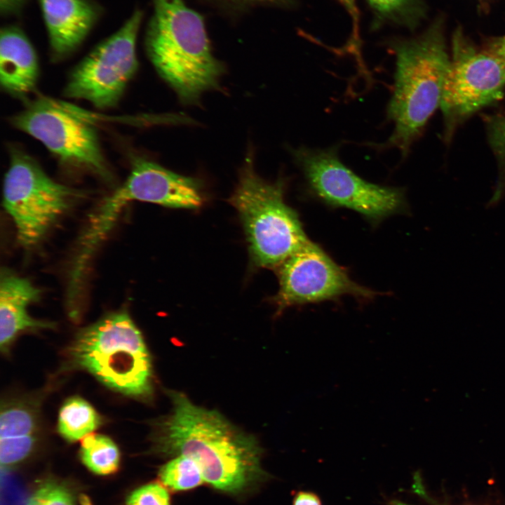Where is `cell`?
Masks as SVG:
<instances>
[{
  "instance_id": "277c9868",
  "label": "cell",
  "mask_w": 505,
  "mask_h": 505,
  "mask_svg": "<svg viewBox=\"0 0 505 505\" xmlns=\"http://www.w3.org/2000/svg\"><path fill=\"white\" fill-rule=\"evenodd\" d=\"M69 355L74 366L112 390L139 399L152 393V358L140 330L126 310L107 314L79 331Z\"/></svg>"
},
{
  "instance_id": "ffe728a7",
  "label": "cell",
  "mask_w": 505,
  "mask_h": 505,
  "mask_svg": "<svg viewBox=\"0 0 505 505\" xmlns=\"http://www.w3.org/2000/svg\"><path fill=\"white\" fill-rule=\"evenodd\" d=\"M383 20L412 29L424 15V6L420 0H366Z\"/></svg>"
},
{
  "instance_id": "8992f818",
  "label": "cell",
  "mask_w": 505,
  "mask_h": 505,
  "mask_svg": "<svg viewBox=\"0 0 505 505\" xmlns=\"http://www.w3.org/2000/svg\"><path fill=\"white\" fill-rule=\"evenodd\" d=\"M8 153L3 205L14 222L18 243L29 248L44 237L81 194L53 180L21 148L11 145Z\"/></svg>"
},
{
  "instance_id": "7a4b0ae2",
  "label": "cell",
  "mask_w": 505,
  "mask_h": 505,
  "mask_svg": "<svg viewBox=\"0 0 505 505\" xmlns=\"http://www.w3.org/2000/svg\"><path fill=\"white\" fill-rule=\"evenodd\" d=\"M146 50L160 76L184 105L217 90L224 65L213 54L203 18L183 0H152Z\"/></svg>"
},
{
  "instance_id": "7c38bea8",
  "label": "cell",
  "mask_w": 505,
  "mask_h": 505,
  "mask_svg": "<svg viewBox=\"0 0 505 505\" xmlns=\"http://www.w3.org/2000/svg\"><path fill=\"white\" fill-rule=\"evenodd\" d=\"M275 270L279 289L274 301L279 312L289 307L331 300L345 295L363 300L377 295L351 279L344 269L311 241Z\"/></svg>"
},
{
  "instance_id": "ac0fdd59",
  "label": "cell",
  "mask_w": 505,
  "mask_h": 505,
  "mask_svg": "<svg viewBox=\"0 0 505 505\" xmlns=\"http://www.w3.org/2000/svg\"><path fill=\"white\" fill-rule=\"evenodd\" d=\"M83 464L98 475H108L118 470L120 452L114 442L102 434L90 433L81 442L79 451Z\"/></svg>"
},
{
  "instance_id": "4316f807",
  "label": "cell",
  "mask_w": 505,
  "mask_h": 505,
  "mask_svg": "<svg viewBox=\"0 0 505 505\" xmlns=\"http://www.w3.org/2000/svg\"><path fill=\"white\" fill-rule=\"evenodd\" d=\"M292 505H322L318 496L309 491H300L295 495Z\"/></svg>"
},
{
  "instance_id": "f1b7e54d",
  "label": "cell",
  "mask_w": 505,
  "mask_h": 505,
  "mask_svg": "<svg viewBox=\"0 0 505 505\" xmlns=\"http://www.w3.org/2000/svg\"><path fill=\"white\" fill-rule=\"evenodd\" d=\"M25 0H0L1 13L5 14L16 11L22 6Z\"/></svg>"
},
{
  "instance_id": "8fae6325",
  "label": "cell",
  "mask_w": 505,
  "mask_h": 505,
  "mask_svg": "<svg viewBox=\"0 0 505 505\" xmlns=\"http://www.w3.org/2000/svg\"><path fill=\"white\" fill-rule=\"evenodd\" d=\"M201 182L184 176L144 157L131 161L130 174L93 214L84 232L87 240L98 245L110 231L123 208L142 201L174 208H197L203 203Z\"/></svg>"
},
{
  "instance_id": "d4e9b609",
  "label": "cell",
  "mask_w": 505,
  "mask_h": 505,
  "mask_svg": "<svg viewBox=\"0 0 505 505\" xmlns=\"http://www.w3.org/2000/svg\"><path fill=\"white\" fill-rule=\"evenodd\" d=\"M339 2L344 6L346 11L350 15L353 23V32L352 38L351 39V46L356 48V50L358 48V11L356 7V0H339Z\"/></svg>"
},
{
  "instance_id": "d6986e66",
  "label": "cell",
  "mask_w": 505,
  "mask_h": 505,
  "mask_svg": "<svg viewBox=\"0 0 505 505\" xmlns=\"http://www.w3.org/2000/svg\"><path fill=\"white\" fill-rule=\"evenodd\" d=\"M486 130L490 147L497 163V178L487 207L496 206L505 195V114L487 119Z\"/></svg>"
},
{
  "instance_id": "5b68a950",
  "label": "cell",
  "mask_w": 505,
  "mask_h": 505,
  "mask_svg": "<svg viewBox=\"0 0 505 505\" xmlns=\"http://www.w3.org/2000/svg\"><path fill=\"white\" fill-rule=\"evenodd\" d=\"M253 163L249 152L229 202L240 216L254 264L276 269L310 240L298 215L285 202V180H264Z\"/></svg>"
},
{
  "instance_id": "2e32d148",
  "label": "cell",
  "mask_w": 505,
  "mask_h": 505,
  "mask_svg": "<svg viewBox=\"0 0 505 505\" xmlns=\"http://www.w3.org/2000/svg\"><path fill=\"white\" fill-rule=\"evenodd\" d=\"M102 424L100 415L86 400L73 396L62 404L58 415V431L67 441L83 438Z\"/></svg>"
},
{
  "instance_id": "9a60e30c",
  "label": "cell",
  "mask_w": 505,
  "mask_h": 505,
  "mask_svg": "<svg viewBox=\"0 0 505 505\" xmlns=\"http://www.w3.org/2000/svg\"><path fill=\"white\" fill-rule=\"evenodd\" d=\"M0 84L7 94L27 100L36 88L39 76L37 55L25 33L15 26L1 29Z\"/></svg>"
},
{
  "instance_id": "6da1fadb",
  "label": "cell",
  "mask_w": 505,
  "mask_h": 505,
  "mask_svg": "<svg viewBox=\"0 0 505 505\" xmlns=\"http://www.w3.org/2000/svg\"><path fill=\"white\" fill-rule=\"evenodd\" d=\"M169 396L172 412L158 423L154 437L157 452L192 459L204 481L231 494L243 492L267 478L261 466V448L252 436L182 393L171 391Z\"/></svg>"
},
{
  "instance_id": "603a6c76",
  "label": "cell",
  "mask_w": 505,
  "mask_h": 505,
  "mask_svg": "<svg viewBox=\"0 0 505 505\" xmlns=\"http://www.w3.org/2000/svg\"><path fill=\"white\" fill-rule=\"evenodd\" d=\"M36 440L0 439L1 466H9L25 459L34 449Z\"/></svg>"
},
{
  "instance_id": "5bb4252c",
  "label": "cell",
  "mask_w": 505,
  "mask_h": 505,
  "mask_svg": "<svg viewBox=\"0 0 505 505\" xmlns=\"http://www.w3.org/2000/svg\"><path fill=\"white\" fill-rule=\"evenodd\" d=\"M41 290L27 278L2 269L0 278V348L7 353L16 337L27 330L52 328L50 322L31 317L27 307L41 297Z\"/></svg>"
},
{
  "instance_id": "44dd1931",
  "label": "cell",
  "mask_w": 505,
  "mask_h": 505,
  "mask_svg": "<svg viewBox=\"0 0 505 505\" xmlns=\"http://www.w3.org/2000/svg\"><path fill=\"white\" fill-rule=\"evenodd\" d=\"M159 475L166 486L175 490L192 489L204 481L196 462L183 455L175 457L161 466Z\"/></svg>"
},
{
  "instance_id": "7402d4cb",
  "label": "cell",
  "mask_w": 505,
  "mask_h": 505,
  "mask_svg": "<svg viewBox=\"0 0 505 505\" xmlns=\"http://www.w3.org/2000/svg\"><path fill=\"white\" fill-rule=\"evenodd\" d=\"M25 505H74V498L67 488L56 483L40 486Z\"/></svg>"
},
{
  "instance_id": "83f0119b",
  "label": "cell",
  "mask_w": 505,
  "mask_h": 505,
  "mask_svg": "<svg viewBox=\"0 0 505 505\" xmlns=\"http://www.w3.org/2000/svg\"><path fill=\"white\" fill-rule=\"evenodd\" d=\"M485 50L505 60V35L492 39Z\"/></svg>"
},
{
  "instance_id": "52a82bcc",
  "label": "cell",
  "mask_w": 505,
  "mask_h": 505,
  "mask_svg": "<svg viewBox=\"0 0 505 505\" xmlns=\"http://www.w3.org/2000/svg\"><path fill=\"white\" fill-rule=\"evenodd\" d=\"M292 154L309 189L330 206L354 210L375 224L407 208L403 189L360 177L339 160L336 146L324 149L301 147Z\"/></svg>"
},
{
  "instance_id": "e0dca14e",
  "label": "cell",
  "mask_w": 505,
  "mask_h": 505,
  "mask_svg": "<svg viewBox=\"0 0 505 505\" xmlns=\"http://www.w3.org/2000/svg\"><path fill=\"white\" fill-rule=\"evenodd\" d=\"M39 420L32 404L11 401L1 404L0 439L36 440Z\"/></svg>"
},
{
  "instance_id": "ba28073f",
  "label": "cell",
  "mask_w": 505,
  "mask_h": 505,
  "mask_svg": "<svg viewBox=\"0 0 505 505\" xmlns=\"http://www.w3.org/2000/svg\"><path fill=\"white\" fill-rule=\"evenodd\" d=\"M11 123L40 141L69 170L113 181L96 129L56 102L45 97L26 100Z\"/></svg>"
},
{
  "instance_id": "9c48e42d",
  "label": "cell",
  "mask_w": 505,
  "mask_h": 505,
  "mask_svg": "<svg viewBox=\"0 0 505 505\" xmlns=\"http://www.w3.org/2000/svg\"><path fill=\"white\" fill-rule=\"evenodd\" d=\"M142 13L137 10L71 71L63 93L99 109L116 107L138 69L136 41Z\"/></svg>"
},
{
  "instance_id": "3957f363",
  "label": "cell",
  "mask_w": 505,
  "mask_h": 505,
  "mask_svg": "<svg viewBox=\"0 0 505 505\" xmlns=\"http://www.w3.org/2000/svg\"><path fill=\"white\" fill-rule=\"evenodd\" d=\"M389 46L396 56V72L386 112L394 128L381 148H397L405 157L440 107L451 58L439 22L416 38L393 40Z\"/></svg>"
},
{
  "instance_id": "4fadbf2b",
  "label": "cell",
  "mask_w": 505,
  "mask_h": 505,
  "mask_svg": "<svg viewBox=\"0 0 505 505\" xmlns=\"http://www.w3.org/2000/svg\"><path fill=\"white\" fill-rule=\"evenodd\" d=\"M51 56L61 60L86 39L99 16L88 0H39Z\"/></svg>"
},
{
  "instance_id": "30bf717a",
  "label": "cell",
  "mask_w": 505,
  "mask_h": 505,
  "mask_svg": "<svg viewBox=\"0 0 505 505\" xmlns=\"http://www.w3.org/2000/svg\"><path fill=\"white\" fill-rule=\"evenodd\" d=\"M505 88V60L478 51L460 32L452 40V55L444 81L440 108L444 140L480 109L501 100Z\"/></svg>"
},
{
  "instance_id": "484cf974",
  "label": "cell",
  "mask_w": 505,
  "mask_h": 505,
  "mask_svg": "<svg viewBox=\"0 0 505 505\" xmlns=\"http://www.w3.org/2000/svg\"><path fill=\"white\" fill-rule=\"evenodd\" d=\"M413 490L415 492H416L417 494H419L420 497H422L423 499H424L428 503L431 505H443L437 503L433 499H431L426 492L424 487L423 486L422 483V479L420 478V476L419 473H416L414 476V483H413ZM391 505H410L407 504L405 503L397 501V500H393L391 501Z\"/></svg>"
},
{
  "instance_id": "cb8c5ba5",
  "label": "cell",
  "mask_w": 505,
  "mask_h": 505,
  "mask_svg": "<svg viewBox=\"0 0 505 505\" xmlns=\"http://www.w3.org/2000/svg\"><path fill=\"white\" fill-rule=\"evenodd\" d=\"M126 505H170L167 490L158 483H149L134 490Z\"/></svg>"
}]
</instances>
